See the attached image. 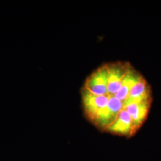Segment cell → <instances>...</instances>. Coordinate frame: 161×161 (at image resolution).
<instances>
[{
    "mask_svg": "<svg viewBox=\"0 0 161 161\" xmlns=\"http://www.w3.org/2000/svg\"><path fill=\"white\" fill-rule=\"evenodd\" d=\"M105 131L127 137L133 136L135 134L134 132L132 118L127 110H122L118 114L115 121L109 127H108Z\"/></svg>",
    "mask_w": 161,
    "mask_h": 161,
    "instance_id": "1",
    "label": "cell"
},
{
    "mask_svg": "<svg viewBox=\"0 0 161 161\" xmlns=\"http://www.w3.org/2000/svg\"><path fill=\"white\" fill-rule=\"evenodd\" d=\"M152 99L128 104L125 110L132 118L134 134L142 126L149 112Z\"/></svg>",
    "mask_w": 161,
    "mask_h": 161,
    "instance_id": "2",
    "label": "cell"
}]
</instances>
